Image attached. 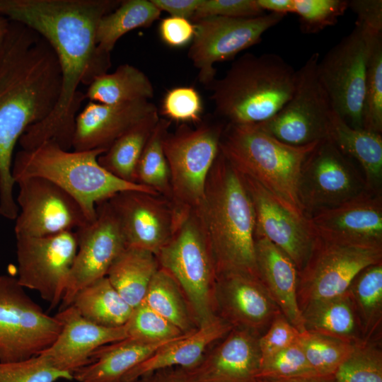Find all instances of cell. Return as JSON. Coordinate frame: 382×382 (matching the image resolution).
I'll return each instance as SVG.
<instances>
[{"label":"cell","instance_id":"6da1fadb","mask_svg":"<svg viewBox=\"0 0 382 382\" xmlns=\"http://www.w3.org/2000/svg\"><path fill=\"white\" fill-rule=\"evenodd\" d=\"M117 0H0V14L40 33L54 49L61 68V92L53 111L28 127L18 143L22 149L53 141L71 150L76 117L89 86L111 66L110 54L96 40L100 19L116 8Z\"/></svg>","mask_w":382,"mask_h":382},{"label":"cell","instance_id":"7a4b0ae2","mask_svg":"<svg viewBox=\"0 0 382 382\" xmlns=\"http://www.w3.org/2000/svg\"><path fill=\"white\" fill-rule=\"evenodd\" d=\"M62 73L57 54L33 29L10 21L0 50V216L16 219L13 197V150L30 126L55 108Z\"/></svg>","mask_w":382,"mask_h":382},{"label":"cell","instance_id":"3957f363","mask_svg":"<svg viewBox=\"0 0 382 382\" xmlns=\"http://www.w3.org/2000/svg\"><path fill=\"white\" fill-rule=\"evenodd\" d=\"M195 210L210 244L217 276L241 273L260 279L253 205L240 173L220 151Z\"/></svg>","mask_w":382,"mask_h":382},{"label":"cell","instance_id":"277c9868","mask_svg":"<svg viewBox=\"0 0 382 382\" xmlns=\"http://www.w3.org/2000/svg\"><path fill=\"white\" fill-rule=\"evenodd\" d=\"M296 70L279 55L248 53L208 86L216 113L233 125H257L274 116L290 99Z\"/></svg>","mask_w":382,"mask_h":382},{"label":"cell","instance_id":"5b68a950","mask_svg":"<svg viewBox=\"0 0 382 382\" xmlns=\"http://www.w3.org/2000/svg\"><path fill=\"white\" fill-rule=\"evenodd\" d=\"M318 141L290 145L255 125L228 123L219 151L237 170L259 183L285 207L306 216L299 199V180L303 166Z\"/></svg>","mask_w":382,"mask_h":382},{"label":"cell","instance_id":"8992f818","mask_svg":"<svg viewBox=\"0 0 382 382\" xmlns=\"http://www.w3.org/2000/svg\"><path fill=\"white\" fill-rule=\"evenodd\" d=\"M103 149L91 151L65 150L53 141L18 151L12 164L16 180L39 177L48 180L72 196L82 207L88 221L96 215V204L115 194L137 190L158 195L153 189L125 181L103 168L98 161Z\"/></svg>","mask_w":382,"mask_h":382},{"label":"cell","instance_id":"52a82bcc","mask_svg":"<svg viewBox=\"0 0 382 382\" xmlns=\"http://www.w3.org/2000/svg\"><path fill=\"white\" fill-rule=\"evenodd\" d=\"M175 212L171 236L156 257L159 267L170 274L183 289L200 327L218 317L215 262L196 211Z\"/></svg>","mask_w":382,"mask_h":382},{"label":"cell","instance_id":"ba28073f","mask_svg":"<svg viewBox=\"0 0 382 382\" xmlns=\"http://www.w3.org/2000/svg\"><path fill=\"white\" fill-rule=\"evenodd\" d=\"M224 128L220 124H202L195 129L182 125L175 133L166 134L163 146L170 171V202L176 210L199 206Z\"/></svg>","mask_w":382,"mask_h":382},{"label":"cell","instance_id":"9c48e42d","mask_svg":"<svg viewBox=\"0 0 382 382\" xmlns=\"http://www.w3.org/2000/svg\"><path fill=\"white\" fill-rule=\"evenodd\" d=\"M381 34V33H380ZM374 35L355 25L318 64V75L334 112L348 125L363 129L367 64Z\"/></svg>","mask_w":382,"mask_h":382},{"label":"cell","instance_id":"30bf717a","mask_svg":"<svg viewBox=\"0 0 382 382\" xmlns=\"http://www.w3.org/2000/svg\"><path fill=\"white\" fill-rule=\"evenodd\" d=\"M61 328L57 318L45 313L16 277L0 275V362L38 355L54 342Z\"/></svg>","mask_w":382,"mask_h":382},{"label":"cell","instance_id":"8fae6325","mask_svg":"<svg viewBox=\"0 0 382 382\" xmlns=\"http://www.w3.org/2000/svg\"><path fill=\"white\" fill-rule=\"evenodd\" d=\"M320 54L313 53L296 70V81L290 99L267 121L257 124L277 139L303 146L328 137L330 118L334 111L318 75Z\"/></svg>","mask_w":382,"mask_h":382},{"label":"cell","instance_id":"7c38bea8","mask_svg":"<svg viewBox=\"0 0 382 382\" xmlns=\"http://www.w3.org/2000/svg\"><path fill=\"white\" fill-rule=\"evenodd\" d=\"M369 190L354 163L326 137L320 140L304 163L299 195L305 215H313L351 199Z\"/></svg>","mask_w":382,"mask_h":382},{"label":"cell","instance_id":"4fadbf2b","mask_svg":"<svg viewBox=\"0 0 382 382\" xmlns=\"http://www.w3.org/2000/svg\"><path fill=\"white\" fill-rule=\"evenodd\" d=\"M380 262L381 248L336 243L318 237L298 274L297 300L301 313L311 303L345 294L360 271Z\"/></svg>","mask_w":382,"mask_h":382},{"label":"cell","instance_id":"5bb4252c","mask_svg":"<svg viewBox=\"0 0 382 382\" xmlns=\"http://www.w3.org/2000/svg\"><path fill=\"white\" fill-rule=\"evenodd\" d=\"M284 16L270 13L253 18L209 16L194 21L195 35L188 56L199 71V82L209 86L215 79V63L233 59L258 43Z\"/></svg>","mask_w":382,"mask_h":382},{"label":"cell","instance_id":"9a60e30c","mask_svg":"<svg viewBox=\"0 0 382 382\" xmlns=\"http://www.w3.org/2000/svg\"><path fill=\"white\" fill-rule=\"evenodd\" d=\"M16 238L17 280L54 308L61 303L77 252L74 231Z\"/></svg>","mask_w":382,"mask_h":382},{"label":"cell","instance_id":"2e32d148","mask_svg":"<svg viewBox=\"0 0 382 382\" xmlns=\"http://www.w3.org/2000/svg\"><path fill=\"white\" fill-rule=\"evenodd\" d=\"M16 203V237H42L73 231L88 221L79 202L52 182L39 177L21 178Z\"/></svg>","mask_w":382,"mask_h":382},{"label":"cell","instance_id":"e0dca14e","mask_svg":"<svg viewBox=\"0 0 382 382\" xmlns=\"http://www.w3.org/2000/svg\"><path fill=\"white\" fill-rule=\"evenodd\" d=\"M96 207L95 219L74 231L77 252L60 310L70 306L83 287L106 277L114 261L127 247L119 220L108 200L98 203Z\"/></svg>","mask_w":382,"mask_h":382},{"label":"cell","instance_id":"ac0fdd59","mask_svg":"<svg viewBox=\"0 0 382 382\" xmlns=\"http://www.w3.org/2000/svg\"><path fill=\"white\" fill-rule=\"evenodd\" d=\"M240 174L255 211V236H263L271 241L290 257L298 272L301 271L318 238L310 219L292 212L256 180Z\"/></svg>","mask_w":382,"mask_h":382},{"label":"cell","instance_id":"d6986e66","mask_svg":"<svg viewBox=\"0 0 382 382\" xmlns=\"http://www.w3.org/2000/svg\"><path fill=\"white\" fill-rule=\"evenodd\" d=\"M108 200L119 220L127 246L156 256L175 226L176 212L172 203L160 195L137 190L120 192Z\"/></svg>","mask_w":382,"mask_h":382},{"label":"cell","instance_id":"ffe728a7","mask_svg":"<svg viewBox=\"0 0 382 382\" xmlns=\"http://www.w3.org/2000/svg\"><path fill=\"white\" fill-rule=\"evenodd\" d=\"M215 301L218 317L259 337L281 313L260 279L245 274L218 275Z\"/></svg>","mask_w":382,"mask_h":382},{"label":"cell","instance_id":"44dd1931","mask_svg":"<svg viewBox=\"0 0 382 382\" xmlns=\"http://www.w3.org/2000/svg\"><path fill=\"white\" fill-rule=\"evenodd\" d=\"M319 238L336 243L382 248V197L367 191L310 218Z\"/></svg>","mask_w":382,"mask_h":382},{"label":"cell","instance_id":"7402d4cb","mask_svg":"<svg viewBox=\"0 0 382 382\" xmlns=\"http://www.w3.org/2000/svg\"><path fill=\"white\" fill-rule=\"evenodd\" d=\"M62 325L54 342L39 354L55 368L73 373L91 362L100 347L127 337L125 325L105 327L83 318L70 305L55 315Z\"/></svg>","mask_w":382,"mask_h":382},{"label":"cell","instance_id":"603a6c76","mask_svg":"<svg viewBox=\"0 0 382 382\" xmlns=\"http://www.w3.org/2000/svg\"><path fill=\"white\" fill-rule=\"evenodd\" d=\"M259 336L233 328L195 366L180 368L195 382H254L261 368Z\"/></svg>","mask_w":382,"mask_h":382},{"label":"cell","instance_id":"cb8c5ba5","mask_svg":"<svg viewBox=\"0 0 382 382\" xmlns=\"http://www.w3.org/2000/svg\"><path fill=\"white\" fill-rule=\"evenodd\" d=\"M156 110L149 100L112 105L89 101L76 117L71 149L106 151L117 138Z\"/></svg>","mask_w":382,"mask_h":382},{"label":"cell","instance_id":"d4e9b609","mask_svg":"<svg viewBox=\"0 0 382 382\" xmlns=\"http://www.w3.org/2000/svg\"><path fill=\"white\" fill-rule=\"evenodd\" d=\"M232 329L228 323L217 317L194 332L185 334L159 348L130 370L123 377L122 382H135L143 377L173 367H192L199 362L214 344Z\"/></svg>","mask_w":382,"mask_h":382},{"label":"cell","instance_id":"484cf974","mask_svg":"<svg viewBox=\"0 0 382 382\" xmlns=\"http://www.w3.org/2000/svg\"><path fill=\"white\" fill-rule=\"evenodd\" d=\"M255 250L260 280L281 313L300 332L304 331L297 300L299 272L295 264L263 236H255Z\"/></svg>","mask_w":382,"mask_h":382},{"label":"cell","instance_id":"4316f807","mask_svg":"<svg viewBox=\"0 0 382 382\" xmlns=\"http://www.w3.org/2000/svg\"><path fill=\"white\" fill-rule=\"evenodd\" d=\"M173 341L146 342L127 337L105 345L96 350L89 364L73 373V379L79 382H122L130 370Z\"/></svg>","mask_w":382,"mask_h":382},{"label":"cell","instance_id":"83f0119b","mask_svg":"<svg viewBox=\"0 0 382 382\" xmlns=\"http://www.w3.org/2000/svg\"><path fill=\"white\" fill-rule=\"evenodd\" d=\"M330 138L338 149L363 173L369 190L381 193L382 182V135L348 125L334 111L330 118Z\"/></svg>","mask_w":382,"mask_h":382},{"label":"cell","instance_id":"f1b7e54d","mask_svg":"<svg viewBox=\"0 0 382 382\" xmlns=\"http://www.w3.org/2000/svg\"><path fill=\"white\" fill-rule=\"evenodd\" d=\"M305 330L330 336L352 345L364 342L347 292L307 306L301 311Z\"/></svg>","mask_w":382,"mask_h":382},{"label":"cell","instance_id":"f546056e","mask_svg":"<svg viewBox=\"0 0 382 382\" xmlns=\"http://www.w3.org/2000/svg\"><path fill=\"white\" fill-rule=\"evenodd\" d=\"M158 268L154 253L127 246L114 261L106 277L123 299L134 308L144 301Z\"/></svg>","mask_w":382,"mask_h":382},{"label":"cell","instance_id":"4dcf8cb0","mask_svg":"<svg viewBox=\"0 0 382 382\" xmlns=\"http://www.w3.org/2000/svg\"><path fill=\"white\" fill-rule=\"evenodd\" d=\"M357 315L364 342L381 340L382 262L360 271L347 291Z\"/></svg>","mask_w":382,"mask_h":382},{"label":"cell","instance_id":"1f68e13d","mask_svg":"<svg viewBox=\"0 0 382 382\" xmlns=\"http://www.w3.org/2000/svg\"><path fill=\"white\" fill-rule=\"evenodd\" d=\"M159 119L156 110L131 127L98 156L99 164L115 176L136 183L139 161Z\"/></svg>","mask_w":382,"mask_h":382},{"label":"cell","instance_id":"d6a6232c","mask_svg":"<svg viewBox=\"0 0 382 382\" xmlns=\"http://www.w3.org/2000/svg\"><path fill=\"white\" fill-rule=\"evenodd\" d=\"M88 86L86 99L103 104L149 100L154 96V87L148 76L129 64L98 76Z\"/></svg>","mask_w":382,"mask_h":382},{"label":"cell","instance_id":"836d02e7","mask_svg":"<svg viewBox=\"0 0 382 382\" xmlns=\"http://www.w3.org/2000/svg\"><path fill=\"white\" fill-rule=\"evenodd\" d=\"M71 305L88 320L105 327L125 325L133 309L115 290L107 277L98 279L81 289Z\"/></svg>","mask_w":382,"mask_h":382},{"label":"cell","instance_id":"e575fe53","mask_svg":"<svg viewBox=\"0 0 382 382\" xmlns=\"http://www.w3.org/2000/svg\"><path fill=\"white\" fill-rule=\"evenodd\" d=\"M144 302L184 334L199 328L183 289L170 274L160 267L149 284Z\"/></svg>","mask_w":382,"mask_h":382},{"label":"cell","instance_id":"d590c367","mask_svg":"<svg viewBox=\"0 0 382 382\" xmlns=\"http://www.w3.org/2000/svg\"><path fill=\"white\" fill-rule=\"evenodd\" d=\"M161 11L151 0L121 1L112 11L99 21L96 40L98 50L110 54L117 40L128 32L151 25L159 18Z\"/></svg>","mask_w":382,"mask_h":382},{"label":"cell","instance_id":"8d00e7d4","mask_svg":"<svg viewBox=\"0 0 382 382\" xmlns=\"http://www.w3.org/2000/svg\"><path fill=\"white\" fill-rule=\"evenodd\" d=\"M170 123L168 120L159 119L139 161L135 181L153 189L170 202V171L163 146Z\"/></svg>","mask_w":382,"mask_h":382},{"label":"cell","instance_id":"74e56055","mask_svg":"<svg viewBox=\"0 0 382 382\" xmlns=\"http://www.w3.org/2000/svg\"><path fill=\"white\" fill-rule=\"evenodd\" d=\"M298 343L311 367L320 375H334L355 347L347 342L308 330L300 332Z\"/></svg>","mask_w":382,"mask_h":382},{"label":"cell","instance_id":"f35d334b","mask_svg":"<svg viewBox=\"0 0 382 382\" xmlns=\"http://www.w3.org/2000/svg\"><path fill=\"white\" fill-rule=\"evenodd\" d=\"M362 124L363 129L382 134V33L374 37L369 57Z\"/></svg>","mask_w":382,"mask_h":382},{"label":"cell","instance_id":"ab89813d","mask_svg":"<svg viewBox=\"0 0 382 382\" xmlns=\"http://www.w3.org/2000/svg\"><path fill=\"white\" fill-rule=\"evenodd\" d=\"M334 376L337 382H382L381 340L355 345Z\"/></svg>","mask_w":382,"mask_h":382},{"label":"cell","instance_id":"60d3db41","mask_svg":"<svg viewBox=\"0 0 382 382\" xmlns=\"http://www.w3.org/2000/svg\"><path fill=\"white\" fill-rule=\"evenodd\" d=\"M125 327L127 337L146 342H168L185 335L144 301L133 308Z\"/></svg>","mask_w":382,"mask_h":382},{"label":"cell","instance_id":"b9f144b4","mask_svg":"<svg viewBox=\"0 0 382 382\" xmlns=\"http://www.w3.org/2000/svg\"><path fill=\"white\" fill-rule=\"evenodd\" d=\"M72 380L73 374L53 366L43 356L13 362H0V382H55Z\"/></svg>","mask_w":382,"mask_h":382},{"label":"cell","instance_id":"7bdbcfd3","mask_svg":"<svg viewBox=\"0 0 382 382\" xmlns=\"http://www.w3.org/2000/svg\"><path fill=\"white\" fill-rule=\"evenodd\" d=\"M348 8L347 0H295L294 13L305 33H316L334 25Z\"/></svg>","mask_w":382,"mask_h":382},{"label":"cell","instance_id":"ee69618b","mask_svg":"<svg viewBox=\"0 0 382 382\" xmlns=\"http://www.w3.org/2000/svg\"><path fill=\"white\" fill-rule=\"evenodd\" d=\"M202 112L200 95L192 86H180L169 90L161 105V114L178 122H197Z\"/></svg>","mask_w":382,"mask_h":382},{"label":"cell","instance_id":"f6af8a7d","mask_svg":"<svg viewBox=\"0 0 382 382\" xmlns=\"http://www.w3.org/2000/svg\"><path fill=\"white\" fill-rule=\"evenodd\" d=\"M318 374L296 342L278 352L261 364L258 375L291 377Z\"/></svg>","mask_w":382,"mask_h":382},{"label":"cell","instance_id":"bcb514c9","mask_svg":"<svg viewBox=\"0 0 382 382\" xmlns=\"http://www.w3.org/2000/svg\"><path fill=\"white\" fill-rule=\"evenodd\" d=\"M300 332L282 313H279L258 339L261 364L278 352L298 342Z\"/></svg>","mask_w":382,"mask_h":382},{"label":"cell","instance_id":"7dc6e473","mask_svg":"<svg viewBox=\"0 0 382 382\" xmlns=\"http://www.w3.org/2000/svg\"><path fill=\"white\" fill-rule=\"evenodd\" d=\"M263 14L257 0H202L192 21L209 16L253 18Z\"/></svg>","mask_w":382,"mask_h":382},{"label":"cell","instance_id":"c3c4849f","mask_svg":"<svg viewBox=\"0 0 382 382\" xmlns=\"http://www.w3.org/2000/svg\"><path fill=\"white\" fill-rule=\"evenodd\" d=\"M162 40L172 47H181L190 42L195 35V25L190 20L169 16L159 25Z\"/></svg>","mask_w":382,"mask_h":382},{"label":"cell","instance_id":"681fc988","mask_svg":"<svg viewBox=\"0 0 382 382\" xmlns=\"http://www.w3.org/2000/svg\"><path fill=\"white\" fill-rule=\"evenodd\" d=\"M348 8L357 15V25L374 35L382 33L381 0L348 1Z\"/></svg>","mask_w":382,"mask_h":382},{"label":"cell","instance_id":"f907efd6","mask_svg":"<svg viewBox=\"0 0 382 382\" xmlns=\"http://www.w3.org/2000/svg\"><path fill=\"white\" fill-rule=\"evenodd\" d=\"M161 11L170 16L192 20L202 0H151Z\"/></svg>","mask_w":382,"mask_h":382},{"label":"cell","instance_id":"816d5d0a","mask_svg":"<svg viewBox=\"0 0 382 382\" xmlns=\"http://www.w3.org/2000/svg\"><path fill=\"white\" fill-rule=\"evenodd\" d=\"M254 382H337L334 375L311 374L291 377L258 375Z\"/></svg>","mask_w":382,"mask_h":382},{"label":"cell","instance_id":"f5cc1de1","mask_svg":"<svg viewBox=\"0 0 382 382\" xmlns=\"http://www.w3.org/2000/svg\"><path fill=\"white\" fill-rule=\"evenodd\" d=\"M260 8L270 13L286 15L294 13L295 0H257Z\"/></svg>","mask_w":382,"mask_h":382},{"label":"cell","instance_id":"db71d44e","mask_svg":"<svg viewBox=\"0 0 382 382\" xmlns=\"http://www.w3.org/2000/svg\"><path fill=\"white\" fill-rule=\"evenodd\" d=\"M151 382H195L180 368L166 369L152 374Z\"/></svg>","mask_w":382,"mask_h":382},{"label":"cell","instance_id":"11a10c76","mask_svg":"<svg viewBox=\"0 0 382 382\" xmlns=\"http://www.w3.org/2000/svg\"><path fill=\"white\" fill-rule=\"evenodd\" d=\"M10 20L0 14V50L8 33Z\"/></svg>","mask_w":382,"mask_h":382},{"label":"cell","instance_id":"9f6ffc18","mask_svg":"<svg viewBox=\"0 0 382 382\" xmlns=\"http://www.w3.org/2000/svg\"><path fill=\"white\" fill-rule=\"evenodd\" d=\"M151 379H152V376L151 375L149 376L143 377L136 381L135 382H151Z\"/></svg>","mask_w":382,"mask_h":382}]
</instances>
